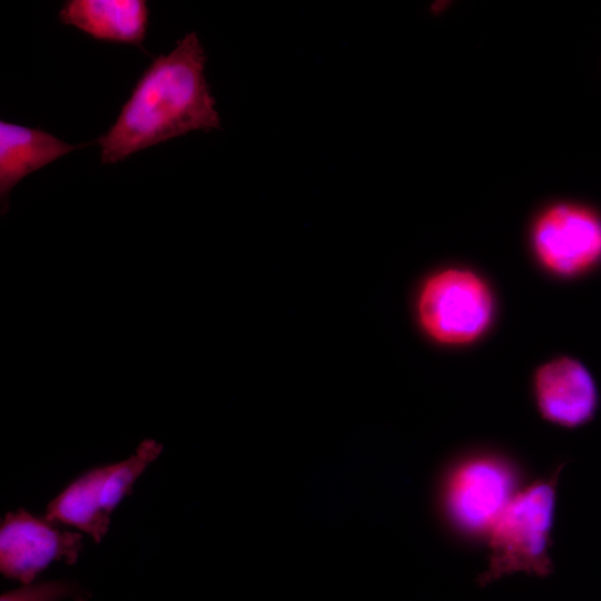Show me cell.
<instances>
[{"label":"cell","instance_id":"6da1fadb","mask_svg":"<svg viewBox=\"0 0 601 601\" xmlns=\"http://www.w3.org/2000/svg\"><path fill=\"white\" fill-rule=\"evenodd\" d=\"M205 63L196 32L186 33L168 55L156 57L138 78L115 122L98 138L101 162L116 164L190 131L220 128Z\"/></svg>","mask_w":601,"mask_h":601},{"label":"cell","instance_id":"7a4b0ae2","mask_svg":"<svg viewBox=\"0 0 601 601\" xmlns=\"http://www.w3.org/2000/svg\"><path fill=\"white\" fill-rule=\"evenodd\" d=\"M563 465L549 479L519 490L499 515L486 535L489 564L477 578L479 585L518 572L539 578L552 573L549 552L556 486Z\"/></svg>","mask_w":601,"mask_h":601},{"label":"cell","instance_id":"3957f363","mask_svg":"<svg viewBox=\"0 0 601 601\" xmlns=\"http://www.w3.org/2000/svg\"><path fill=\"white\" fill-rule=\"evenodd\" d=\"M512 462L496 454H476L456 463L442 489L445 518L469 538H486L490 529L519 492Z\"/></svg>","mask_w":601,"mask_h":601},{"label":"cell","instance_id":"277c9868","mask_svg":"<svg viewBox=\"0 0 601 601\" xmlns=\"http://www.w3.org/2000/svg\"><path fill=\"white\" fill-rule=\"evenodd\" d=\"M421 327L445 345L479 338L493 316V297L485 282L471 270L446 268L422 285L416 304Z\"/></svg>","mask_w":601,"mask_h":601},{"label":"cell","instance_id":"5b68a950","mask_svg":"<svg viewBox=\"0 0 601 601\" xmlns=\"http://www.w3.org/2000/svg\"><path fill=\"white\" fill-rule=\"evenodd\" d=\"M539 262L561 277H577L601 264V215L578 203H555L542 210L531 229Z\"/></svg>","mask_w":601,"mask_h":601},{"label":"cell","instance_id":"8992f818","mask_svg":"<svg viewBox=\"0 0 601 601\" xmlns=\"http://www.w3.org/2000/svg\"><path fill=\"white\" fill-rule=\"evenodd\" d=\"M82 549L81 533L60 530L23 508L1 520L0 571L22 584L32 583L52 561L75 564Z\"/></svg>","mask_w":601,"mask_h":601},{"label":"cell","instance_id":"52a82bcc","mask_svg":"<svg viewBox=\"0 0 601 601\" xmlns=\"http://www.w3.org/2000/svg\"><path fill=\"white\" fill-rule=\"evenodd\" d=\"M534 396L545 420L568 428L590 422L599 405L591 373L580 361L568 356L553 359L536 371Z\"/></svg>","mask_w":601,"mask_h":601},{"label":"cell","instance_id":"ba28073f","mask_svg":"<svg viewBox=\"0 0 601 601\" xmlns=\"http://www.w3.org/2000/svg\"><path fill=\"white\" fill-rule=\"evenodd\" d=\"M58 19L98 41L142 48L149 9L144 0H67Z\"/></svg>","mask_w":601,"mask_h":601},{"label":"cell","instance_id":"9c48e42d","mask_svg":"<svg viewBox=\"0 0 601 601\" xmlns=\"http://www.w3.org/2000/svg\"><path fill=\"white\" fill-rule=\"evenodd\" d=\"M86 146L67 144L37 128L0 121V197L2 213L16 185L36 170Z\"/></svg>","mask_w":601,"mask_h":601},{"label":"cell","instance_id":"30bf717a","mask_svg":"<svg viewBox=\"0 0 601 601\" xmlns=\"http://www.w3.org/2000/svg\"><path fill=\"white\" fill-rule=\"evenodd\" d=\"M112 469L114 463H108L78 475L47 504L43 516L55 524L75 526L100 543L110 525L102 490Z\"/></svg>","mask_w":601,"mask_h":601},{"label":"cell","instance_id":"8fae6325","mask_svg":"<svg viewBox=\"0 0 601 601\" xmlns=\"http://www.w3.org/2000/svg\"><path fill=\"white\" fill-rule=\"evenodd\" d=\"M162 444L154 439L141 441L135 453L126 460L114 463L102 490V506L111 514L119 503L132 493V486L146 467L162 452Z\"/></svg>","mask_w":601,"mask_h":601},{"label":"cell","instance_id":"7c38bea8","mask_svg":"<svg viewBox=\"0 0 601 601\" xmlns=\"http://www.w3.org/2000/svg\"><path fill=\"white\" fill-rule=\"evenodd\" d=\"M90 597V592L77 581L50 580L23 584L19 589L2 593L0 601H89Z\"/></svg>","mask_w":601,"mask_h":601}]
</instances>
